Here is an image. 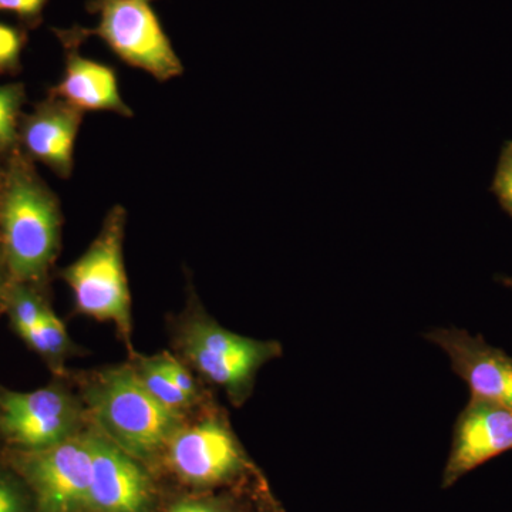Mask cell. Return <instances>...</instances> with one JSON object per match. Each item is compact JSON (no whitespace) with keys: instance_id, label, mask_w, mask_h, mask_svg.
Instances as JSON below:
<instances>
[{"instance_id":"cell-18","label":"cell","mask_w":512,"mask_h":512,"mask_svg":"<svg viewBox=\"0 0 512 512\" xmlns=\"http://www.w3.org/2000/svg\"><path fill=\"white\" fill-rule=\"evenodd\" d=\"M0 512H36L28 485L16 473L0 466Z\"/></svg>"},{"instance_id":"cell-5","label":"cell","mask_w":512,"mask_h":512,"mask_svg":"<svg viewBox=\"0 0 512 512\" xmlns=\"http://www.w3.org/2000/svg\"><path fill=\"white\" fill-rule=\"evenodd\" d=\"M181 348L195 369L235 404L248 399L261 367L282 353L276 342L245 338L204 316L185 326Z\"/></svg>"},{"instance_id":"cell-6","label":"cell","mask_w":512,"mask_h":512,"mask_svg":"<svg viewBox=\"0 0 512 512\" xmlns=\"http://www.w3.org/2000/svg\"><path fill=\"white\" fill-rule=\"evenodd\" d=\"M92 466V431L42 450H19L13 458L36 512H87Z\"/></svg>"},{"instance_id":"cell-12","label":"cell","mask_w":512,"mask_h":512,"mask_svg":"<svg viewBox=\"0 0 512 512\" xmlns=\"http://www.w3.org/2000/svg\"><path fill=\"white\" fill-rule=\"evenodd\" d=\"M84 114L66 101L50 96L20 124V143L32 160L45 164L63 180H69Z\"/></svg>"},{"instance_id":"cell-25","label":"cell","mask_w":512,"mask_h":512,"mask_svg":"<svg viewBox=\"0 0 512 512\" xmlns=\"http://www.w3.org/2000/svg\"><path fill=\"white\" fill-rule=\"evenodd\" d=\"M503 284L512 288V278H503Z\"/></svg>"},{"instance_id":"cell-26","label":"cell","mask_w":512,"mask_h":512,"mask_svg":"<svg viewBox=\"0 0 512 512\" xmlns=\"http://www.w3.org/2000/svg\"><path fill=\"white\" fill-rule=\"evenodd\" d=\"M2 268H0V293H2Z\"/></svg>"},{"instance_id":"cell-17","label":"cell","mask_w":512,"mask_h":512,"mask_svg":"<svg viewBox=\"0 0 512 512\" xmlns=\"http://www.w3.org/2000/svg\"><path fill=\"white\" fill-rule=\"evenodd\" d=\"M9 308L10 318L20 336L35 328L49 309L35 292L22 284H18L10 293Z\"/></svg>"},{"instance_id":"cell-2","label":"cell","mask_w":512,"mask_h":512,"mask_svg":"<svg viewBox=\"0 0 512 512\" xmlns=\"http://www.w3.org/2000/svg\"><path fill=\"white\" fill-rule=\"evenodd\" d=\"M86 396L100 433L140 461L167 448L181 429V412L158 402L136 367L104 370L87 387Z\"/></svg>"},{"instance_id":"cell-3","label":"cell","mask_w":512,"mask_h":512,"mask_svg":"<svg viewBox=\"0 0 512 512\" xmlns=\"http://www.w3.org/2000/svg\"><path fill=\"white\" fill-rule=\"evenodd\" d=\"M154 0H87V12L99 16L94 28L74 25L60 29L83 45L96 36L121 62L143 70L157 82H168L184 73V64L153 8Z\"/></svg>"},{"instance_id":"cell-19","label":"cell","mask_w":512,"mask_h":512,"mask_svg":"<svg viewBox=\"0 0 512 512\" xmlns=\"http://www.w3.org/2000/svg\"><path fill=\"white\" fill-rule=\"evenodd\" d=\"M26 42L28 35L25 29L0 22V74L19 72Z\"/></svg>"},{"instance_id":"cell-14","label":"cell","mask_w":512,"mask_h":512,"mask_svg":"<svg viewBox=\"0 0 512 512\" xmlns=\"http://www.w3.org/2000/svg\"><path fill=\"white\" fill-rule=\"evenodd\" d=\"M136 370L148 392L153 394L158 402L163 403L164 406L170 407L175 412H181L194 402L175 386L173 380L158 365L156 357L141 360Z\"/></svg>"},{"instance_id":"cell-20","label":"cell","mask_w":512,"mask_h":512,"mask_svg":"<svg viewBox=\"0 0 512 512\" xmlns=\"http://www.w3.org/2000/svg\"><path fill=\"white\" fill-rule=\"evenodd\" d=\"M491 191L512 218V141H507L501 150Z\"/></svg>"},{"instance_id":"cell-13","label":"cell","mask_w":512,"mask_h":512,"mask_svg":"<svg viewBox=\"0 0 512 512\" xmlns=\"http://www.w3.org/2000/svg\"><path fill=\"white\" fill-rule=\"evenodd\" d=\"M64 49V70L50 96L87 111H107L121 117L134 116L120 94L119 77L109 64L84 57L80 43L59 37Z\"/></svg>"},{"instance_id":"cell-9","label":"cell","mask_w":512,"mask_h":512,"mask_svg":"<svg viewBox=\"0 0 512 512\" xmlns=\"http://www.w3.org/2000/svg\"><path fill=\"white\" fill-rule=\"evenodd\" d=\"M93 466L87 512H154L156 491L138 458L92 431Z\"/></svg>"},{"instance_id":"cell-7","label":"cell","mask_w":512,"mask_h":512,"mask_svg":"<svg viewBox=\"0 0 512 512\" xmlns=\"http://www.w3.org/2000/svg\"><path fill=\"white\" fill-rule=\"evenodd\" d=\"M79 404L66 390L46 387L0 396V433L22 451L56 446L79 434Z\"/></svg>"},{"instance_id":"cell-16","label":"cell","mask_w":512,"mask_h":512,"mask_svg":"<svg viewBox=\"0 0 512 512\" xmlns=\"http://www.w3.org/2000/svg\"><path fill=\"white\" fill-rule=\"evenodd\" d=\"M25 101L22 84L0 86V153L10 150L18 143L19 117Z\"/></svg>"},{"instance_id":"cell-15","label":"cell","mask_w":512,"mask_h":512,"mask_svg":"<svg viewBox=\"0 0 512 512\" xmlns=\"http://www.w3.org/2000/svg\"><path fill=\"white\" fill-rule=\"evenodd\" d=\"M37 353L47 359H60L69 348V335L62 320L47 309L39 323L22 336Z\"/></svg>"},{"instance_id":"cell-24","label":"cell","mask_w":512,"mask_h":512,"mask_svg":"<svg viewBox=\"0 0 512 512\" xmlns=\"http://www.w3.org/2000/svg\"><path fill=\"white\" fill-rule=\"evenodd\" d=\"M3 190H5V175L0 173V201H2Z\"/></svg>"},{"instance_id":"cell-10","label":"cell","mask_w":512,"mask_h":512,"mask_svg":"<svg viewBox=\"0 0 512 512\" xmlns=\"http://www.w3.org/2000/svg\"><path fill=\"white\" fill-rule=\"evenodd\" d=\"M512 450V407L471 397L454 426L443 487Z\"/></svg>"},{"instance_id":"cell-4","label":"cell","mask_w":512,"mask_h":512,"mask_svg":"<svg viewBox=\"0 0 512 512\" xmlns=\"http://www.w3.org/2000/svg\"><path fill=\"white\" fill-rule=\"evenodd\" d=\"M127 212L114 205L87 251L62 271L77 311L114 323L130 346L131 296L124 265Z\"/></svg>"},{"instance_id":"cell-22","label":"cell","mask_w":512,"mask_h":512,"mask_svg":"<svg viewBox=\"0 0 512 512\" xmlns=\"http://www.w3.org/2000/svg\"><path fill=\"white\" fill-rule=\"evenodd\" d=\"M158 365L167 373V376L173 380L175 386L181 392L187 394L190 399L195 400L197 397V384L192 379L191 373L175 357L164 353V355L156 356Z\"/></svg>"},{"instance_id":"cell-11","label":"cell","mask_w":512,"mask_h":512,"mask_svg":"<svg viewBox=\"0 0 512 512\" xmlns=\"http://www.w3.org/2000/svg\"><path fill=\"white\" fill-rule=\"evenodd\" d=\"M426 339L446 353L471 397L512 407V357L504 350L461 329L431 330Z\"/></svg>"},{"instance_id":"cell-23","label":"cell","mask_w":512,"mask_h":512,"mask_svg":"<svg viewBox=\"0 0 512 512\" xmlns=\"http://www.w3.org/2000/svg\"><path fill=\"white\" fill-rule=\"evenodd\" d=\"M167 512H231L227 505L210 498H187L171 505Z\"/></svg>"},{"instance_id":"cell-1","label":"cell","mask_w":512,"mask_h":512,"mask_svg":"<svg viewBox=\"0 0 512 512\" xmlns=\"http://www.w3.org/2000/svg\"><path fill=\"white\" fill-rule=\"evenodd\" d=\"M62 211L55 192L23 157H13L0 201L2 258L16 284L42 281L60 249Z\"/></svg>"},{"instance_id":"cell-21","label":"cell","mask_w":512,"mask_h":512,"mask_svg":"<svg viewBox=\"0 0 512 512\" xmlns=\"http://www.w3.org/2000/svg\"><path fill=\"white\" fill-rule=\"evenodd\" d=\"M47 2L49 0H0V12L12 13L23 25L36 28L42 23Z\"/></svg>"},{"instance_id":"cell-8","label":"cell","mask_w":512,"mask_h":512,"mask_svg":"<svg viewBox=\"0 0 512 512\" xmlns=\"http://www.w3.org/2000/svg\"><path fill=\"white\" fill-rule=\"evenodd\" d=\"M167 448L177 476L200 487L229 483L248 467L234 434L218 419L181 427Z\"/></svg>"}]
</instances>
